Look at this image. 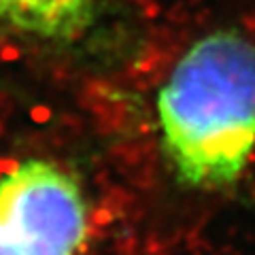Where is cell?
<instances>
[{
	"instance_id": "6da1fadb",
	"label": "cell",
	"mask_w": 255,
	"mask_h": 255,
	"mask_svg": "<svg viewBox=\"0 0 255 255\" xmlns=\"http://www.w3.org/2000/svg\"><path fill=\"white\" fill-rule=\"evenodd\" d=\"M157 115L183 185H232L255 147V43L219 30L191 45L157 96Z\"/></svg>"
},
{
	"instance_id": "7a4b0ae2",
	"label": "cell",
	"mask_w": 255,
	"mask_h": 255,
	"mask_svg": "<svg viewBox=\"0 0 255 255\" xmlns=\"http://www.w3.org/2000/svg\"><path fill=\"white\" fill-rule=\"evenodd\" d=\"M87 234V206L70 172L26 159L0 177V255H75Z\"/></svg>"
},
{
	"instance_id": "3957f363",
	"label": "cell",
	"mask_w": 255,
	"mask_h": 255,
	"mask_svg": "<svg viewBox=\"0 0 255 255\" xmlns=\"http://www.w3.org/2000/svg\"><path fill=\"white\" fill-rule=\"evenodd\" d=\"M92 15L94 0H0V26L45 41H73Z\"/></svg>"
}]
</instances>
